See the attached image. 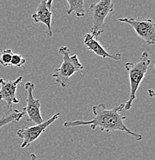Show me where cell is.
Returning a JSON list of instances; mask_svg holds the SVG:
<instances>
[{
    "mask_svg": "<svg viewBox=\"0 0 155 160\" xmlns=\"http://www.w3.org/2000/svg\"><path fill=\"white\" fill-rule=\"evenodd\" d=\"M23 76H19L15 80L0 79V101L7 103L9 109L13 104H18L19 100L16 98V89L20 84Z\"/></svg>",
    "mask_w": 155,
    "mask_h": 160,
    "instance_id": "9",
    "label": "cell"
},
{
    "mask_svg": "<svg viewBox=\"0 0 155 160\" xmlns=\"http://www.w3.org/2000/svg\"><path fill=\"white\" fill-rule=\"evenodd\" d=\"M59 53L62 56L63 62L59 67L54 69L52 77L55 79L53 84L66 88L71 77L76 73L82 71L83 66L80 62L77 55H70V50L67 46L59 47Z\"/></svg>",
    "mask_w": 155,
    "mask_h": 160,
    "instance_id": "3",
    "label": "cell"
},
{
    "mask_svg": "<svg viewBox=\"0 0 155 160\" xmlns=\"http://www.w3.org/2000/svg\"><path fill=\"white\" fill-rule=\"evenodd\" d=\"M53 2V0H42L31 16L32 19L35 22H41L46 25L47 27L46 35L49 38L53 36V32L51 29L52 16H53L51 8Z\"/></svg>",
    "mask_w": 155,
    "mask_h": 160,
    "instance_id": "8",
    "label": "cell"
},
{
    "mask_svg": "<svg viewBox=\"0 0 155 160\" xmlns=\"http://www.w3.org/2000/svg\"><path fill=\"white\" fill-rule=\"evenodd\" d=\"M83 44L86 46L87 49L90 50L96 56L102 57L103 59L106 58H110L113 59L115 61H121L122 59V56L120 53H114V54H111L106 49L101 46V43L97 41L94 37L90 34V33H86L83 38Z\"/></svg>",
    "mask_w": 155,
    "mask_h": 160,
    "instance_id": "10",
    "label": "cell"
},
{
    "mask_svg": "<svg viewBox=\"0 0 155 160\" xmlns=\"http://www.w3.org/2000/svg\"><path fill=\"white\" fill-rule=\"evenodd\" d=\"M13 54V51L10 49H3L0 54V64L4 67H10Z\"/></svg>",
    "mask_w": 155,
    "mask_h": 160,
    "instance_id": "13",
    "label": "cell"
},
{
    "mask_svg": "<svg viewBox=\"0 0 155 160\" xmlns=\"http://www.w3.org/2000/svg\"><path fill=\"white\" fill-rule=\"evenodd\" d=\"M93 112L92 119L84 121V120H76V121L65 122L63 123L64 128H73L77 126H89L91 129H96L99 128L104 132H110L114 131H122L134 137L137 141H141L143 136L139 133L132 132L129 128L125 126L124 121L126 116L123 114L124 109V103H121L113 109H106V105L101 103L94 105L91 108Z\"/></svg>",
    "mask_w": 155,
    "mask_h": 160,
    "instance_id": "1",
    "label": "cell"
},
{
    "mask_svg": "<svg viewBox=\"0 0 155 160\" xmlns=\"http://www.w3.org/2000/svg\"><path fill=\"white\" fill-rule=\"evenodd\" d=\"M25 113L16 109H9L0 117V129L12 122H19L23 119Z\"/></svg>",
    "mask_w": 155,
    "mask_h": 160,
    "instance_id": "11",
    "label": "cell"
},
{
    "mask_svg": "<svg viewBox=\"0 0 155 160\" xmlns=\"http://www.w3.org/2000/svg\"><path fill=\"white\" fill-rule=\"evenodd\" d=\"M29 157H30V160H37V156L34 153H31Z\"/></svg>",
    "mask_w": 155,
    "mask_h": 160,
    "instance_id": "15",
    "label": "cell"
},
{
    "mask_svg": "<svg viewBox=\"0 0 155 160\" xmlns=\"http://www.w3.org/2000/svg\"><path fill=\"white\" fill-rule=\"evenodd\" d=\"M26 59H24L20 54L13 53V56H12L10 67L11 66H16V67L20 68L26 64Z\"/></svg>",
    "mask_w": 155,
    "mask_h": 160,
    "instance_id": "14",
    "label": "cell"
},
{
    "mask_svg": "<svg viewBox=\"0 0 155 160\" xmlns=\"http://www.w3.org/2000/svg\"><path fill=\"white\" fill-rule=\"evenodd\" d=\"M114 3L111 0H101L92 2L90 6L92 27L90 34L96 39L105 30V19L114 11Z\"/></svg>",
    "mask_w": 155,
    "mask_h": 160,
    "instance_id": "4",
    "label": "cell"
},
{
    "mask_svg": "<svg viewBox=\"0 0 155 160\" xmlns=\"http://www.w3.org/2000/svg\"><path fill=\"white\" fill-rule=\"evenodd\" d=\"M36 85L33 82H27L25 84V89L26 92V105L23 109V112L27 115V120L29 122L39 125L43 123L40 108L41 103L39 99H35L33 96Z\"/></svg>",
    "mask_w": 155,
    "mask_h": 160,
    "instance_id": "7",
    "label": "cell"
},
{
    "mask_svg": "<svg viewBox=\"0 0 155 160\" xmlns=\"http://www.w3.org/2000/svg\"><path fill=\"white\" fill-rule=\"evenodd\" d=\"M61 113L57 112L53 115L52 117L49 118L46 121L43 122V123L39 125H35V126H30V127L25 128V129H20L16 132V136L23 140V142L21 144L22 149L27 148L30 146L31 143L36 141L39 138L43 133L46 132V129L49 127L50 125L53 124L56 120H57L60 117Z\"/></svg>",
    "mask_w": 155,
    "mask_h": 160,
    "instance_id": "6",
    "label": "cell"
},
{
    "mask_svg": "<svg viewBox=\"0 0 155 160\" xmlns=\"http://www.w3.org/2000/svg\"><path fill=\"white\" fill-rule=\"evenodd\" d=\"M120 22L129 24L134 29L136 34L149 45L155 43V26L152 19L144 17L121 18Z\"/></svg>",
    "mask_w": 155,
    "mask_h": 160,
    "instance_id": "5",
    "label": "cell"
},
{
    "mask_svg": "<svg viewBox=\"0 0 155 160\" xmlns=\"http://www.w3.org/2000/svg\"><path fill=\"white\" fill-rule=\"evenodd\" d=\"M67 3L69 5V9L66 10L67 15H70L71 13H74L77 17L83 18L85 16L84 7L83 4L84 2L83 0H79V1H72V0H67Z\"/></svg>",
    "mask_w": 155,
    "mask_h": 160,
    "instance_id": "12",
    "label": "cell"
},
{
    "mask_svg": "<svg viewBox=\"0 0 155 160\" xmlns=\"http://www.w3.org/2000/svg\"><path fill=\"white\" fill-rule=\"evenodd\" d=\"M151 62V60L149 58V53L147 51H144L141 54L138 62L135 63L127 62L124 64V68L127 72L129 76L130 86H131L129 99L124 103V109L126 111H128L132 107L133 102L136 99L137 91L147 72Z\"/></svg>",
    "mask_w": 155,
    "mask_h": 160,
    "instance_id": "2",
    "label": "cell"
}]
</instances>
